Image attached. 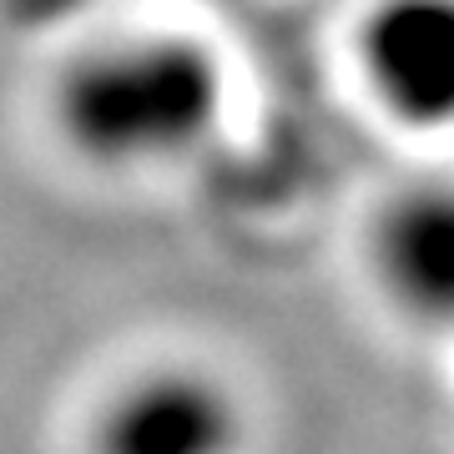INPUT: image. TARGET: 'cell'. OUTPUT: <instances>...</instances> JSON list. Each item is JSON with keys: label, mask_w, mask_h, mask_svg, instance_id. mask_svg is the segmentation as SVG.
Returning a JSON list of instances; mask_svg holds the SVG:
<instances>
[{"label": "cell", "mask_w": 454, "mask_h": 454, "mask_svg": "<svg viewBox=\"0 0 454 454\" xmlns=\"http://www.w3.org/2000/svg\"><path fill=\"white\" fill-rule=\"evenodd\" d=\"M227 112V71L192 31H121L86 41L46 82V127L71 162L101 177L172 167Z\"/></svg>", "instance_id": "obj_1"}, {"label": "cell", "mask_w": 454, "mask_h": 454, "mask_svg": "<svg viewBox=\"0 0 454 454\" xmlns=\"http://www.w3.org/2000/svg\"><path fill=\"white\" fill-rule=\"evenodd\" d=\"M247 409L227 379L157 364L121 379L86 424V454H243Z\"/></svg>", "instance_id": "obj_2"}, {"label": "cell", "mask_w": 454, "mask_h": 454, "mask_svg": "<svg viewBox=\"0 0 454 454\" xmlns=\"http://www.w3.org/2000/svg\"><path fill=\"white\" fill-rule=\"evenodd\" d=\"M358 76L399 127H454V0H373L358 20Z\"/></svg>", "instance_id": "obj_3"}, {"label": "cell", "mask_w": 454, "mask_h": 454, "mask_svg": "<svg viewBox=\"0 0 454 454\" xmlns=\"http://www.w3.org/2000/svg\"><path fill=\"white\" fill-rule=\"evenodd\" d=\"M373 278L399 313L454 328V182H419L373 217Z\"/></svg>", "instance_id": "obj_4"}]
</instances>
